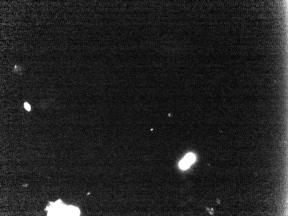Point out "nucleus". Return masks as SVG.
Returning <instances> with one entry per match:
<instances>
[{"label":"nucleus","instance_id":"obj_1","mask_svg":"<svg viewBox=\"0 0 288 216\" xmlns=\"http://www.w3.org/2000/svg\"><path fill=\"white\" fill-rule=\"evenodd\" d=\"M184 159L191 164L193 163L195 160V156L192 154H189L186 155Z\"/></svg>","mask_w":288,"mask_h":216},{"label":"nucleus","instance_id":"obj_2","mask_svg":"<svg viewBox=\"0 0 288 216\" xmlns=\"http://www.w3.org/2000/svg\"><path fill=\"white\" fill-rule=\"evenodd\" d=\"M190 165V164L184 158L180 162V167L182 169H186L188 168L189 167Z\"/></svg>","mask_w":288,"mask_h":216},{"label":"nucleus","instance_id":"obj_3","mask_svg":"<svg viewBox=\"0 0 288 216\" xmlns=\"http://www.w3.org/2000/svg\"><path fill=\"white\" fill-rule=\"evenodd\" d=\"M25 108L28 111H30L31 110V106L28 103L26 102L24 103Z\"/></svg>","mask_w":288,"mask_h":216}]
</instances>
